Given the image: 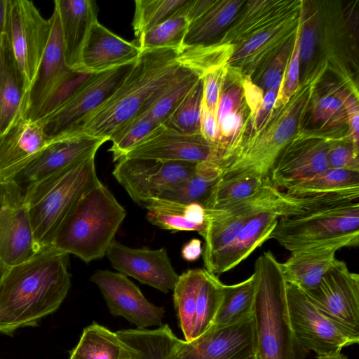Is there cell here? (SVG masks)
Listing matches in <instances>:
<instances>
[{
    "label": "cell",
    "instance_id": "cell-54",
    "mask_svg": "<svg viewBox=\"0 0 359 359\" xmlns=\"http://www.w3.org/2000/svg\"><path fill=\"white\" fill-rule=\"evenodd\" d=\"M243 88L245 99L250 111L249 122L255 117L261 108L265 93L252 82L251 77L248 75L244 76Z\"/></svg>",
    "mask_w": 359,
    "mask_h": 359
},
{
    "label": "cell",
    "instance_id": "cell-34",
    "mask_svg": "<svg viewBox=\"0 0 359 359\" xmlns=\"http://www.w3.org/2000/svg\"><path fill=\"white\" fill-rule=\"evenodd\" d=\"M245 1L216 0L206 12L189 24L180 52L216 43L215 39L231 24Z\"/></svg>",
    "mask_w": 359,
    "mask_h": 359
},
{
    "label": "cell",
    "instance_id": "cell-50",
    "mask_svg": "<svg viewBox=\"0 0 359 359\" xmlns=\"http://www.w3.org/2000/svg\"><path fill=\"white\" fill-rule=\"evenodd\" d=\"M328 168H340L359 171L358 144L353 142L348 134L335 140L327 154Z\"/></svg>",
    "mask_w": 359,
    "mask_h": 359
},
{
    "label": "cell",
    "instance_id": "cell-58",
    "mask_svg": "<svg viewBox=\"0 0 359 359\" xmlns=\"http://www.w3.org/2000/svg\"><path fill=\"white\" fill-rule=\"evenodd\" d=\"M314 359H348V358L346 355L339 352L317 355Z\"/></svg>",
    "mask_w": 359,
    "mask_h": 359
},
{
    "label": "cell",
    "instance_id": "cell-14",
    "mask_svg": "<svg viewBox=\"0 0 359 359\" xmlns=\"http://www.w3.org/2000/svg\"><path fill=\"white\" fill-rule=\"evenodd\" d=\"M39 250L22 187L15 180L0 182V259L13 266Z\"/></svg>",
    "mask_w": 359,
    "mask_h": 359
},
{
    "label": "cell",
    "instance_id": "cell-1",
    "mask_svg": "<svg viewBox=\"0 0 359 359\" xmlns=\"http://www.w3.org/2000/svg\"><path fill=\"white\" fill-rule=\"evenodd\" d=\"M69 254L53 245L11 266L0 294V332L34 327L56 311L71 287Z\"/></svg>",
    "mask_w": 359,
    "mask_h": 359
},
{
    "label": "cell",
    "instance_id": "cell-10",
    "mask_svg": "<svg viewBox=\"0 0 359 359\" xmlns=\"http://www.w3.org/2000/svg\"><path fill=\"white\" fill-rule=\"evenodd\" d=\"M347 133L302 128L280 152L270 172L273 186L287 189L327 170L331 144Z\"/></svg>",
    "mask_w": 359,
    "mask_h": 359
},
{
    "label": "cell",
    "instance_id": "cell-13",
    "mask_svg": "<svg viewBox=\"0 0 359 359\" xmlns=\"http://www.w3.org/2000/svg\"><path fill=\"white\" fill-rule=\"evenodd\" d=\"M196 165L190 162L123 157L117 161L112 173L131 199L142 205L189 177Z\"/></svg>",
    "mask_w": 359,
    "mask_h": 359
},
{
    "label": "cell",
    "instance_id": "cell-7",
    "mask_svg": "<svg viewBox=\"0 0 359 359\" xmlns=\"http://www.w3.org/2000/svg\"><path fill=\"white\" fill-rule=\"evenodd\" d=\"M290 252L305 249L357 247L358 201L334 204L281 217L271 234Z\"/></svg>",
    "mask_w": 359,
    "mask_h": 359
},
{
    "label": "cell",
    "instance_id": "cell-22",
    "mask_svg": "<svg viewBox=\"0 0 359 359\" xmlns=\"http://www.w3.org/2000/svg\"><path fill=\"white\" fill-rule=\"evenodd\" d=\"M285 192L308 210L358 201L359 171L327 168Z\"/></svg>",
    "mask_w": 359,
    "mask_h": 359
},
{
    "label": "cell",
    "instance_id": "cell-18",
    "mask_svg": "<svg viewBox=\"0 0 359 359\" xmlns=\"http://www.w3.org/2000/svg\"><path fill=\"white\" fill-rule=\"evenodd\" d=\"M255 352L253 316L231 325L210 327L191 341L180 339L177 346L178 359H236Z\"/></svg>",
    "mask_w": 359,
    "mask_h": 359
},
{
    "label": "cell",
    "instance_id": "cell-30",
    "mask_svg": "<svg viewBox=\"0 0 359 359\" xmlns=\"http://www.w3.org/2000/svg\"><path fill=\"white\" fill-rule=\"evenodd\" d=\"M23 79L3 33L0 60V136L24 116Z\"/></svg>",
    "mask_w": 359,
    "mask_h": 359
},
{
    "label": "cell",
    "instance_id": "cell-53",
    "mask_svg": "<svg viewBox=\"0 0 359 359\" xmlns=\"http://www.w3.org/2000/svg\"><path fill=\"white\" fill-rule=\"evenodd\" d=\"M200 130L201 134L207 141L222 150L216 115L206 107L203 101L201 110Z\"/></svg>",
    "mask_w": 359,
    "mask_h": 359
},
{
    "label": "cell",
    "instance_id": "cell-57",
    "mask_svg": "<svg viewBox=\"0 0 359 359\" xmlns=\"http://www.w3.org/2000/svg\"><path fill=\"white\" fill-rule=\"evenodd\" d=\"M8 0H0V34L4 33L6 12H7Z\"/></svg>",
    "mask_w": 359,
    "mask_h": 359
},
{
    "label": "cell",
    "instance_id": "cell-2",
    "mask_svg": "<svg viewBox=\"0 0 359 359\" xmlns=\"http://www.w3.org/2000/svg\"><path fill=\"white\" fill-rule=\"evenodd\" d=\"M180 51H142L132 70L111 96L71 130L57 135H86L109 141L120 127L144 111L177 76Z\"/></svg>",
    "mask_w": 359,
    "mask_h": 359
},
{
    "label": "cell",
    "instance_id": "cell-16",
    "mask_svg": "<svg viewBox=\"0 0 359 359\" xmlns=\"http://www.w3.org/2000/svg\"><path fill=\"white\" fill-rule=\"evenodd\" d=\"M124 157L196 163L213 162L222 166L224 153L201 133H182L161 125Z\"/></svg>",
    "mask_w": 359,
    "mask_h": 359
},
{
    "label": "cell",
    "instance_id": "cell-52",
    "mask_svg": "<svg viewBox=\"0 0 359 359\" xmlns=\"http://www.w3.org/2000/svg\"><path fill=\"white\" fill-rule=\"evenodd\" d=\"M341 100L348 119V135L355 143L358 144L359 129V98L358 90L346 86L341 95Z\"/></svg>",
    "mask_w": 359,
    "mask_h": 359
},
{
    "label": "cell",
    "instance_id": "cell-15",
    "mask_svg": "<svg viewBox=\"0 0 359 359\" xmlns=\"http://www.w3.org/2000/svg\"><path fill=\"white\" fill-rule=\"evenodd\" d=\"M303 292L327 317L359 334V275L344 262L339 260L316 286Z\"/></svg>",
    "mask_w": 359,
    "mask_h": 359
},
{
    "label": "cell",
    "instance_id": "cell-19",
    "mask_svg": "<svg viewBox=\"0 0 359 359\" xmlns=\"http://www.w3.org/2000/svg\"><path fill=\"white\" fill-rule=\"evenodd\" d=\"M106 255L119 273L164 293L173 290L179 276L173 269L164 248H133L115 239Z\"/></svg>",
    "mask_w": 359,
    "mask_h": 359
},
{
    "label": "cell",
    "instance_id": "cell-62",
    "mask_svg": "<svg viewBox=\"0 0 359 359\" xmlns=\"http://www.w3.org/2000/svg\"><path fill=\"white\" fill-rule=\"evenodd\" d=\"M176 359H178V358H177V355H176Z\"/></svg>",
    "mask_w": 359,
    "mask_h": 359
},
{
    "label": "cell",
    "instance_id": "cell-20",
    "mask_svg": "<svg viewBox=\"0 0 359 359\" xmlns=\"http://www.w3.org/2000/svg\"><path fill=\"white\" fill-rule=\"evenodd\" d=\"M50 142L39 120L22 116L0 136V182L15 180Z\"/></svg>",
    "mask_w": 359,
    "mask_h": 359
},
{
    "label": "cell",
    "instance_id": "cell-40",
    "mask_svg": "<svg viewBox=\"0 0 359 359\" xmlns=\"http://www.w3.org/2000/svg\"><path fill=\"white\" fill-rule=\"evenodd\" d=\"M224 285L217 276L205 269H203L193 339L203 334L212 325L222 300Z\"/></svg>",
    "mask_w": 359,
    "mask_h": 359
},
{
    "label": "cell",
    "instance_id": "cell-44",
    "mask_svg": "<svg viewBox=\"0 0 359 359\" xmlns=\"http://www.w3.org/2000/svg\"><path fill=\"white\" fill-rule=\"evenodd\" d=\"M183 16H175L136 38L134 42L141 51L159 48L180 50L189 27Z\"/></svg>",
    "mask_w": 359,
    "mask_h": 359
},
{
    "label": "cell",
    "instance_id": "cell-3",
    "mask_svg": "<svg viewBox=\"0 0 359 359\" xmlns=\"http://www.w3.org/2000/svg\"><path fill=\"white\" fill-rule=\"evenodd\" d=\"M328 68L326 61L313 65L289 101L273 108L257 131L244 135L234 153L222 163V178L269 177L280 152L303 127L313 92Z\"/></svg>",
    "mask_w": 359,
    "mask_h": 359
},
{
    "label": "cell",
    "instance_id": "cell-61",
    "mask_svg": "<svg viewBox=\"0 0 359 359\" xmlns=\"http://www.w3.org/2000/svg\"><path fill=\"white\" fill-rule=\"evenodd\" d=\"M2 36H3V33L0 34V60H1V47H2Z\"/></svg>",
    "mask_w": 359,
    "mask_h": 359
},
{
    "label": "cell",
    "instance_id": "cell-26",
    "mask_svg": "<svg viewBox=\"0 0 359 359\" xmlns=\"http://www.w3.org/2000/svg\"><path fill=\"white\" fill-rule=\"evenodd\" d=\"M299 17L300 13L233 46L227 65L251 77L295 34Z\"/></svg>",
    "mask_w": 359,
    "mask_h": 359
},
{
    "label": "cell",
    "instance_id": "cell-28",
    "mask_svg": "<svg viewBox=\"0 0 359 359\" xmlns=\"http://www.w3.org/2000/svg\"><path fill=\"white\" fill-rule=\"evenodd\" d=\"M280 217L279 214L272 212H262L253 216L236 238L204 269L218 276L237 266L271 238Z\"/></svg>",
    "mask_w": 359,
    "mask_h": 359
},
{
    "label": "cell",
    "instance_id": "cell-51",
    "mask_svg": "<svg viewBox=\"0 0 359 359\" xmlns=\"http://www.w3.org/2000/svg\"><path fill=\"white\" fill-rule=\"evenodd\" d=\"M226 65L207 73L202 78L203 85V102L215 115L226 73Z\"/></svg>",
    "mask_w": 359,
    "mask_h": 359
},
{
    "label": "cell",
    "instance_id": "cell-27",
    "mask_svg": "<svg viewBox=\"0 0 359 359\" xmlns=\"http://www.w3.org/2000/svg\"><path fill=\"white\" fill-rule=\"evenodd\" d=\"M58 12L67 65L80 72L81 55L93 23L97 20L96 3L91 0H55Z\"/></svg>",
    "mask_w": 359,
    "mask_h": 359
},
{
    "label": "cell",
    "instance_id": "cell-11",
    "mask_svg": "<svg viewBox=\"0 0 359 359\" xmlns=\"http://www.w3.org/2000/svg\"><path fill=\"white\" fill-rule=\"evenodd\" d=\"M287 304L293 332L304 349L317 355L341 352L359 342L355 334L323 314L299 287L287 283Z\"/></svg>",
    "mask_w": 359,
    "mask_h": 359
},
{
    "label": "cell",
    "instance_id": "cell-59",
    "mask_svg": "<svg viewBox=\"0 0 359 359\" xmlns=\"http://www.w3.org/2000/svg\"><path fill=\"white\" fill-rule=\"evenodd\" d=\"M11 266L6 265L3 261L0 259V294L1 290V286L4 277L8 271Z\"/></svg>",
    "mask_w": 359,
    "mask_h": 359
},
{
    "label": "cell",
    "instance_id": "cell-25",
    "mask_svg": "<svg viewBox=\"0 0 359 359\" xmlns=\"http://www.w3.org/2000/svg\"><path fill=\"white\" fill-rule=\"evenodd\" d=\"M141 53L134 41H126L97 20L83 48L80 72L97 74L135 63Z\"/></svg>",
    "mask_w": 359,
    "mask_h": 359
},
{
    "label": "cell",
    "instance_id": "cell-17",
    "mask_svg": "<svg viewBox=\"0 0 359 359\" xmlns=\"http://www.w3.org/2000/svg\"><path fill=\"white\" fill-rule=\"evenodd\" d=\"M90 280L99 287L114 316L124 318L138 329L163 325L164 308L148 301L126 276L119 272L97 270Z\"/></svg>",
    "mask_w": 359,
    "mask_h": 359
},
{
    "label": "cell",
    "instance_id": "cell-32",
    "mask_svg": "<svg viewBox=\"0 0 359 359\" xmlns=\"http://www.w3.org/2000/svg\"><path fill=\"white\" fill-rule=\"evenodd\" d=\"M148 221L159 228L172 231H203L207 224L206 210L198 203H181L156 198L142 205Z\"/></svg>",
    "mask_w": 359,
    "mask_h": 359
},
{
    "label": "cell",
    "instance_id": "cell-23",
    "mask_svg": "<svg viewBox=\"0 0 359 359\" xmlns=\"http://www.w3.org/2000/svg\"><path fill=\"white\" fill-rule=\"evenodd\" d=\"M103 138L86 135H56L41 154L15 179L26 186L60 171L89 156L96 154Z\"/></svg>",
    "mask_w": 359,
    "mask_h": 359
},
{
    "label": "cell",
    "instance_id": "cell-45",
    "mask_svg": "<svg viewBox=\"0 0 359 359\" xmlns=\"http://www.w3.org/2000/svg\"><path fill=\"white\" fill-rule=\"evenodd\" d=\"M203 96V85L201 78L162 125L182 133H201L200 120Z\"/></svg>",
    "mask_w": 359,
    "mask_h": 359
},
{
    "label": "cell",
    "instance_id": "cell-35",
    "mask_svg": "<svg viewBox=\"0 0 359 359\" xmlns=\"http://www.w3.org/2000/svg\"><path fill=\"white\" fill-rule=\"evenodd\" d=\"M116 333L125 342L140 352V359H176L180 339L168 324L152 330L127 329Z\"/></svg>",
    "mask_w": 359,
    "mask_h": 359
},
{
    "label": "cell",
    "instance_id": "cell-47",
    "mask_svg": "<svg viewBox=\"0 0 359 359\" xmlns=\"http://www.w3.org/2000/svg\"><path fill=\"white\" fill-rule=\"evenodd\" d=\"M294 37L295 34L251 76L252 82L265 93L270 90H279L293 49Z\"/></svg>",
    "mask_w": 359,
    "mask_h": 359
},
{
    "label": "cell",
    "instance_id": "cell-12",
    "mask_svg": "<svg viewBox=\"0 0 359 359\" xmlns=\"http://www.w3.org/2000/svg\"><path fill=\"white\" fill-rule=\"evenodd\" d=\"M135 63L91 74L67 99L38 119L48 136L53 137L71 130L98 108L128 76Z\"/></svg>",
    "mask_w": 359,
    "mask_h": 359
},
{
    "label": "cell",
    "instance_id": "cell-21",
    "mask_svg": "<svg viewBox=\"0 0 359 359\" xmlns=\"http://www.w3.org/2000/svg\"><path fill=\"white\" fill-rule=\"evenodd\" d=\"M243 79L238 69L226 65L216 111L220 148L224 152L222 164L238 147L248 127L250 111L245 99Z\"/></svg>",
    "mask_w": 359,
    "mask_h": 359
},
{
    "label": "cell",
    "instance_id": "cell-60",
    "mask_svg": "<svg viewBox=\"0 0 359 359\" xmlns=\"http://www.w3.org/2000/svg\"><path fill=\"white\" fill-rule=\"evenodd\" d=\"M236 359H257L255 353L247 354Z\"/></svg>",
    "mask_w": 359,
    "mask_h": 359
},
{
    "label": "cell",
    "instance_id": "cell-33",
    "mask_svg": "<svg viewBox=\"0 0 359 359\" xmlns=\"http://www.w3.org/2000/svg\"><path fill=\"white\" fill-rule=\"evenodd\" d=\"M69 359H140V352L118 334L93 323L85 327Z\"/></svg>",
    "mask_w": 359,
    "mask_h": 359
},
{
    "label": "cell",
    "instance_id": "cell-29",
    "mask_svg": "<svg viewBox=\"0 0 359 359\" xmlns=\"http://www.w3.org/2000/svg\"><path fill=\"white\" fill-rule=\"evenodd\" d=\"M316 85L304 119L303 127L320 131L348 130V119L341 95L346 86L358 88L346 81H324Z\"/></svg>",
    "mask_w": 359,
    "mask_h": 359
},
{
    "label": "cell",
    "instance_id": "cell-4",
    "mask_svg": "<svg viewBox=\"0 0 359 359\" xmlns=\"http://www.w3.org/2000/svg\"><path fill=\"white\" fill-rule=\"evenodd\" d=\"M253 275L257 359H305L309 352L291 326L281 263L266 251L256 260Z\"/></svg>",
    "mask_w": 359,
    "mask_h": 359
},
{
    "label": "cell",
    "instance_id": "cell-8",
    "mask_svg": "<svg viewBox=\"0 0 359 359\" xmlns=\"http://www.w3.org/2000/svg\"><path fill=\"white\" fill-rule=\"evenodd\" d=\"M50 35L34 82L28 93L24 116L38 120L54 109L77 88L78 73L65 62L59 14L54 8Z\"/></svg>",
    "mask_w": 359,
    "mask_h": 359
},
{
    "label": "cell",
    "instance_id": "cell-37",
    "mask_svg": "<svg viewBox=\"0 0 359 359\" xmlns=\"http://www.w3.org/2000/svg\"><path fill=\"white\" fill-rule=\"evenodd\" d=\"M255 292L253 273L241 283L225 285L222 300L211 327L231 325L253 316Z\"/></svg>",
    "mask_w": 359,
    "mask_h": 359
},
{
    "label": "cell",
    "instance_id": "cell-41",
    "mask_svg": "<svg viewBox=\"0 0 359 359\" xmlns=\"http://www.w3.org/2000/svg\"><path fill=\"white\" fill-rule=\"evenodd\" d=\"M233 50L231 44L217 42L182 50L179 53L178 61L202 79L207 73L226 65Z\"/></svg>",
    "mask_w": 359,
    "mask_h": 359
},
{
    "label": "cell",
    "instance_id": "cell-56",
    "mask_svg": "<svg viewBox=\"0 0 359 359\" xmlns=\"http://www.w3.org/2000/svg\"><path fill=\"white\" fill-rule=\"evenodd\" d=\"M203 249L201 241L198 238H193L184 244L182 248V258L188 262L197 260L202 255Z\"/></svg>",
    "mask_w": 359,
    "mask_h": 359
},
{
    "label": "cell",
    "instance_id": "cell-55",
    "mask_svg": "<svg viewBox=\"0 0 359 359\" xmlns=\"http://www.w3.org/2000/svg\"><path fill=\"white\" fill-rule=\"evenodd\" d=\"M216 0H187L180 8L177 16H183L189 23L201 16L215 2Z\"/></svg>",
    "mask_w": 359,
    "mask_h": 359
},
{
    "label": "cell",
    "instance_id": "cell-24",
    "mask_svg": "<svg viewBox=\"0 0 359 359\" xmlns=\"http://www.w3.org/2000/svg\"><path fill=\"white\" fill-rule=\"evenodd\" d=\"M301 0H250L241 7L229 28L217 41L233 46L301 11Z\"/></svg>",
    "mask_w": 359,
    "mask_h": 359
},
{
    "label": "cell",
    "instance_id": "cell-48",
    "mask_svg": "<svg viewBox=\"0 0 359 359\" xmlns=\"http://www.w3.org/2000/svg\"><path fill=\"white\" fill-rule=\"evenodd\" d=\"M299 65H307L313 57L318 40L319 9L310 1H302L300 11Z\"/></svg>",
    "mask_w": 359,
    "mask_h": 359
},
{
    "label": "cell",
    "instance_id": "cell-6",
    "mask_svg": "<svg viewBox=\"0 0 359 359\" xmlns=\"http://www.w3.org/2000/svg\"><path fill=\"white\" fill-rule=\"evenodd\" d=\"M95 156H89L23 189L34 241L39 250L52 245L74 205L100 180Z\"/></svg>",
    "mask_w": 359,
    "mask_h": 359
},
{
    "label": "cell",
    "instance_id": "cell-38",
    "mask_svg": "<svg viewBox=\"0 0 359 359\" xmlns=\"http://www.w3.org/2000/svg\"><path fill=\"white\" fill-rule=\"evenodd\" d=\"M203 269H189L179 276L173 289V302L184 341L193 339L198 290Z\"/></svg>",
    "mask_w": 359,
    "mask_h": 359
},
{
    "label": "cell",
    "instance_id": "cell-49",
    "mask_svg": "<svg viewBox=\"0 0 359 359\" xmlns=\"http://www.w3.org/2000/svg\"><path fill=\"white\" fill-rule=\"evenodd\" d=\"M301 32L300 17L294 37L293 49L284 74L273 108L286 104L297 91L300 83L299 36Z\"/></svg>",
    "mask_w": 359,
    "mask_h": 359
},
{
    "label": "cell",
    "instance_id": "cell-36",
    "mask_svg": "<svg viewBox=\"0 0 359 359\" xmlns=\"http://www.w3.org/2000/svg\"><path fill=\"white\" fill-rule=\"evenodd\" d=\"M222 174V168L219 163H198L189 177L167 189L159 198L184 204L198 203L204 205Z\"/></svg>",
    "mask_w": 359,
    "mask_h": 359
},
{
    "label": "cell",
    "instance_id": "cell-9",
    "mask_svg": "<svg viewBox=\"0 0 359 359\" xmlns=\"http://www.w3.org/2000/svg\"><path fill=\"white\" fill-rule=\"evenodd\" d=\"M50 29L49 20L41 15L32 1L8 0L4 34L24 81L25 103L47 46Z\"/></svg>",
    "mask_w": 359,
    "mask_h": 359
},
{
    "label": "cell",
    "instance_id": "cell-5",
    "mask_svg": "<svg viewBox=\"0 0 359 359\" xmlns=\"http://www.w3.org/2000/svg\"><path fill=\"white\" fill-rule=\"evenodd\" d=\"M126 216L125 208L99 180L74 205L52 245L86 263L101 259Z\"/></svg>",
    "mask_w": 359,
    "mask_h": 359
},
{
    "label": "cell",
    "instance_id": "cell-39",
    "mask_svg": "<svg viewBox=\"0 0 359 359\" xmlns=\"http://www.w3.org/2000/svg\"><path fill=\"white\" fill-rule=\"evenodd\" d=\"M199 79L201 77L195 72L182 65L177 76L161 91L152 104L140 114L147 115L162 125Z\"/></svg>",
    "mask_w": 359,
    "mask_h": 359
},
{
    "label": "cell",
    "instance_id": "cell-42",
    "mask_svg": "<svg viewBox=\"0 0 359 359\" xmlns=\"http://www.w3.org/2000/svg\"><path fill=\"white\" fill-rule=\"evenodd\" d=\"M187 0H136L133 27L135 39L177 16Z\"/></svg>",
    "mask_w": 359,
    "mask_h": 359
},
{
    "label": "cell",
    "instance_id": "cell-31",
    "mask_svg": "<svg viewBox=\"0 0 359 359\" xmlns=\"http://www.w3.org/2000/svg\"><path fill=\"white\" fill-rule=\"evenodd\" d=\"M336 248L305 249L290 252L281 263L287 283L304 291L316 286L323 277L339 262Z\"/></svg>",
    "mask_w": 359,
    "mask_h": 359
},
{
    "label": "cell",
    "instance_id": "cell-43",
    "mask_svg": "<svg viewBox=\"0 0 359 359\" xmlns=\"http://www.w3.org/2000/svg\"><path fill=\"white\" fill-rule=\"evenodd\" d=\"M266 178L252 175L220 177L203 206L211 209L249 197L261 188Z\"/></svg>",
    "mask_w": 359,
    "mask_h": 359
},
{
    "label": "cell",
    "instance_id": "cell-46",
    "mask_svg": "<svg viewBox=\"0 0 359 359\" xmlns=\"http://www.w3.org/2000/svg\"><path fill=\"white\" fill-rule=\"evenodd\" d=\"M161 125L145 114H139L123 125L109 139L113 160L118 161L124 157Z\"/></svg>",
    "mask_w": 359,
    "mask_h": 359
}]
</instances>
